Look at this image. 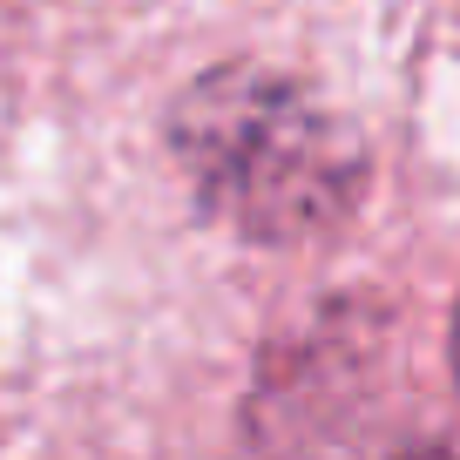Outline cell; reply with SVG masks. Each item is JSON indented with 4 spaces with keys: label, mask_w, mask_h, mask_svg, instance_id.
I'll use <instances>...</instances> for the list:
<instances>
[{
    "label": "cell",
    "mask_w": 460,
    "mask_h": 460,
    "mask_svg": "<svg viewBox=\"0 0 460 460\" xmlns=\"http://www.w3.org/2000/svg\"><path fill=\"white\" fill-rule=\"evenodd\" d=\"M454 379H460V312H454Z\"/></svg>",
    "instance_id": "2"
},
{
    "label": "cell",
    "mask_w": 460,
    "mask_h": 460,
    "mask_svg": "<svg viewBox=\"0 0 460 460\" xmlns=\"http://www.w3.org/2000/svg\"><path fill=\"white\" fill-rule=\"evenodd\" d=\"M170 143L197 203L258 244H298L345 224L366 163L339 115L264 68H217L176 102Z\"/></svg>",
    "instance_id": "1"
}]
</instances>
